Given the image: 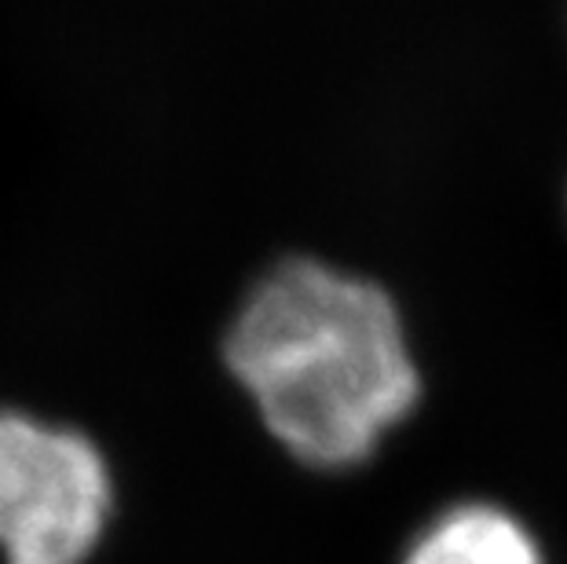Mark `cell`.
Listing matches in <instances>:
<instances>
[{
	"mask_svg": "<svg viewBox=\"0 0 567 564\" xmlns=\"http://www.w3.org/2000/svg\"><path fill=\"white\" fill-rule=\"evenodd\" d=\"M220 363L271 443L316 473L373 462L425 400L400 297L319 254L252 275L224 322Z\"/></svg>",
	"mask_w": 567,
	"mask_h": 564,
	"instance_id": "cell-1",
	"label": "cell"
},
{
	"mask_svg": "<svg viewBox=\"0 0 567 564\" xmlns=\"http://www.w3.org/2000/svg\"><path fill=\"white\" fill-rule=\"evenodd\" d=\"M114 506L111 459L84 429L0 407V561L89 564Z\"/></svg>",
	"mask_w": 567,
	"mask_h": 564,
	"instance_id": "cell-2",
	"label": "cell"
},
{
	"mask_svg": "<svg viewBox=\"0 0 567 564\" xmlns=\"http://www.w3.org/2000/svg\"><path fill=\"white\" fill-rule=\"evenodd\" d=\"M400 564H549L538 532L494 499H457L406 539Z\"/></svg>",
	"mask_w": 567,
	"mask_h": 564,
	"instance_id": "cell-3",
	"label": "cell"
}]
</instances>
